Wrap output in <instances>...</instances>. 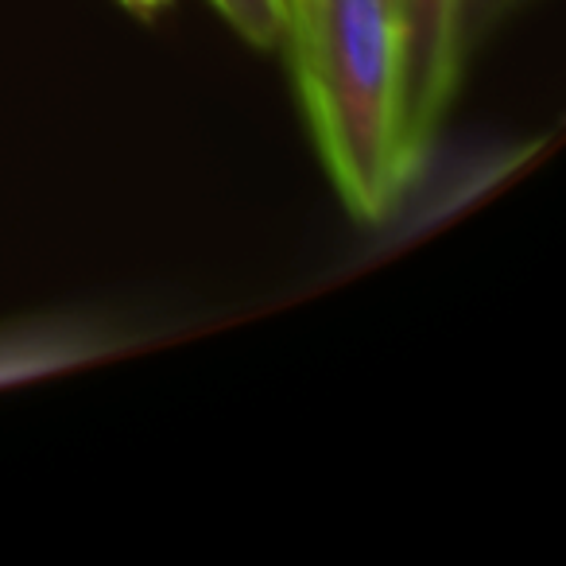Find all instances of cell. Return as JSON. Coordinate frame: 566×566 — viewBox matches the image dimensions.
Segmentation results:
<instances>
[{
	"label": "cell",
	"instance_id": "1",
	"mask_svg": "<svg viewBox=\"0 0 566 566\" xmlns=\"http://www.w3.org/2000/svg\"><path fill=\"white\" fill-rule=\"evenodd\" d=\"M280 43L342 206L380 226L423 171L403 136L392 0H283Z\"/></svg>",
	"mask_w": 566,
	"mask_h": 566
},
{
	"label": "cell",
	"instance_id": "2",
	"mask_svg": "<svg viewBox=\"0 0 566 566\" xmlns=\"http://www.w3.org/2000/svg\"><path fill=\"white\" fill-rule=\"evenodd\" d=\"M465 0H392L396 51H400L403 136L423 167L442 120L454 105L465 66Z\"/></svg>",
	"mask_w": 566,
	"mask_h": 566
},
{
	"label": "cell",
	"instance_id": "3",
	"mask_svg": "<svg viewBox=\"0 0 566 566\" xmlns=\"http://www.w3.org/2000/svg\"><path fill=\"white\" fill-rule=\"evenodd\" d=\"M218 17L252 48H275L283 32V0H210Z\"/></svg>",
	"mask_w": 566,
	"mask_h": 566
},
{
	"label": "cell",
	"instance_id": "4",
	"mask_svg": "<svg viewBox=\"0 0 566 566\" xmlns=\"http://www.w3.org/2000/svg\"><path fill=\"white\" fill-rule=\"evenodd\" d=\"M74 349L71 338H59V342H48V338H28V342H4L0 346V385L12 377H32V373H43V369H59V365L71 361Z\"/></svg>",
	"mask_w": 566,
	"mask_h": 566
},
{
	"label": "cell",
	"instance_id": "5",
	"mask_svg": "<svg viewBox=\"0 0 566 566\" xmlns=\"http://www.w3.org/2000/svg\"><path fill=\"white\" fill-rule=\"evenodd\" d=\"M524 0H465L462 24H465V51H473V43H481L504 17L520 9Z\"/></svg>",
	"mask_w": 566,
	"mask_h": 566
},
{
	"label": "cell",
	"instance_id": "6",
	"mask_svg": "<svg viewBox=\"0 0 566 566\" xmlns=\"http://www.w3.org/2000/svg\"><path fill=\"white\" fill-rule=\"evenodd\" d=\"M120 4H128V9H136V12H156V9H164L167 0H120Z\"/></svg>",
	"mask_w": 566,
	"mask_h": 566
}]
</instances>
